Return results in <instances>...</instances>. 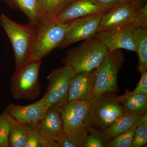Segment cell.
Here are the masks:
<instances>
[{"instance_id":"cell-1","label":"cell","mask_w":147,"mask_h":147,"mask_svg":"<svg viewBox=\"0 0 147 147\" xmlns=\"http://www.w3.org/2000/svg\"><path fill=\"white\" fill-rule=\"evenodd\" d=\"M0 25L8 36L13 48L15 71H20L30 61L38 25L29 22L26 24H19L3 14L0 16Z\"/></svg>"},{"instance_id":"cell-2","label":"cell","mask_w":147,"mask_h":147,"mask_svg":"<svg viewBox=\"0 0 147 147\" xmlns=\"http://www.w3.org/2000/svg\"><path fill=\"white\" fill-rule=\"evenodd\" d=\"M108 52L107 47L96 36L67 50L61 62L71 67L76 73L90 71L99 65Z\"/></svg>"},{"instance_id":"cell-3","label":"cell","mask_w":147,"mask_h":147,"mask_svg":"<svg viewBox=\"0 0 147 147\" xmlns=\"http://www.w3.org/2000/svg\"><path fill=\"white\" fill-rule=\"evenodd\" d=\"M124 112L116 94L105 92L88 101L84 120L88 127L93 126L106 130Z\"/></svg>"},{"instance_id":"cell-4","label":"cell","mask_w":147,"mask_h":147,"mask_svg":"<svg viewBox=\"0 0 147 147\" xmlns=\"http://www.w3.org/2000/svg\"><path fill=\"white\" fill-rule=\"evenodd\" d=\"M125 61L121 50L108 52L99 65L93 70L94 98L104 93L116 94L119 91L118 75Z\"/></svg>"},{"instance_id":"cell-5","label":"cell","mask_w":147,"mask_h":147,"mask_svg":"<svg viewBox=\"0 0 147 147\" xmlns=\"http://www.w3.org/2000/svg\"><path fill=\"white\" fill-rule=\"evenodd\" d=\"M88 107V101H67L59 109L65 134L77 147H84L88 133L84 120Z\"/></svg>"},{"instance_id":"cell-6","label":"cell","mask_w":147,"mask_h":147,"mask_svg":"<svg viewBox=\"0 0 147 147\" xmlns=\"http://www.w3.org/2000/svg\"><path fill=\"white\" fill-rule=\"evenodd\" d=\"M50 21L38 25L30 61L40 59L61 44L71 24Z\"/></svg>"},{"instance_id":"cell-7","label":"cell","mask_w":147,"mask_h":147,"mask_svg":"<svg viewBox=\"0 0 147 147\" xmlns=\"http://www.w3.org/2000/svg\"><path fill=\"white\" fill-rule=\"evenodd\" d=\"M41 60L30 61L20 71H15L10 81L11 94L17 100H33L39 96L38 75Z\"/></svg>"},{"instance_id":"cell-8","label":"cell","mask_w":147,"mask_h":147,"mask_svg":"<svg viewBox=\"0 0 147 147\" xmlns=\"http://www.w3.org/2000/svg\"><path fill=\"white\" fill-rule=\"evenodd\" d=\"M129 24L147 28V3L139 8L128 2L106 11L101 18L99 32Z\"/></svg>"},{"instance_id":"cell-9","label":"cell","mask_w":147,"mask_h":147,"mask_svg":"<svg viewBox=\"0 0 147 147\" xmlns=\"http://www.w3.org/2000/svg\"><path fill=\"white\" fill-rule=\"evenodd\" d=\"M104 13L92 14L71 21L59 48L65 49L75 42L96 36L99 32L100 21Z\"/></svg>"},{"instance_id":"cell-10","label":"cell","mask_w":147,"mask_h":147,"mask_svg":"<svg viewBox=\"0 0 147 147\" xmlns=\"http://www.w3.org/2000/svg\"><path fill=\"white\" fill-rule=\"evenodd\" d=\"M76 74L71 67L64 65L54 69L47 76V91L42 98L48 108L67 96L69 85Z\"/></svg>"},{"instance_id":"cell-11","label":"cell","mask_w":147,"mask_h":147,"mask_svg":"<svg viewBox=\"0 0 147 147\" xmlns=\"http://www.w3.org/2000/svg\"><path fill=\"white\" fill-rule=\"evenodd\" d=\"M66 102L67 96L49 107L38 122V131L44 139L58 144L62 139L67 137L64 132L63 122L59 110L61 106Z\"/></svg>"},{"instance_id":"cell-12","label":"cell","mask_w":147,"mask_h":147,"mask_svg":"<svg viewBox=\"0 0 147 147\" xmlns=\"http://www.w3.org/2000/svg\"><path fill=\"white\" fill-rule=\"evenodd\" d=\"M135 26L127 25L99 32L96 36L105 45L108 52L125 49L136 52L133 32Z\"/></svg>"},{"instance_id":"cell-13","label":"cell","mask_w":147,"mask_h":147,"mask_svg":"<svg viewBox=\"0 0 147 147\" xmlns=\"http://www.w3.org/2000/svg\"><path fill=\"white\" fill-rule=\"evenodd\" d=\"M109 10L96 0H76L58 13L52 21L67 23L75 19Z\"/></svg>"},{"instance_id":"cell-14","label":"cell","mask_w":147,"mask_h":147,"mask_svg":"<svg viewBox=\"0 0 147 147\" xmlns=\"http://www.w3.org/2000/svg\"><path fill=\"white\" fill-rule=\"evenodd\" d=\"M48 108L42 98L37 102L25 106L10 103L4 110L19 122L31 124H38Z\"/></svg>"},{"instance_id":"cell-15","label":"cell","mask_w":147,"mask_h":147,"mask_svg":"<svg viewBox=\"0 0 147 147\" xmlns=\"http://www.w3.org/2000/svg\"><path fill=\"white\" fill-rule=\"evenodd\" d=\"M93 70L76 74L69 88L67 102L89 101L93 98Z\"/></svg>"},{"instance_id":"cell-16","label":"cell","mask_w":147,"mask_h":147,"mask_svg":"<svg viewBox=\"0 0 147 147\" xmlns=\"http://www.w3.org/2000/svg\"><path fill=\"white\" fill-rule=\"evenodd\" d=\"M117 98L125 113L142 115L147 112V94L126 91L122 95L117 96Z\"/></svg>"},{"instance_id":"cell-17","label":"cell","mask_w":147,"mask_h":147,"mask_svg":"<svg viewBox=\"0 0 147 147\" xmlns=\"http://www.w3.org/2000/svg\"><path fill=\"white\" fill-rule=\"evenodd\" d=\"M10 7L21 11L28 17L29 23L38 25L41 16L37 0H4Z\"/></svg>"},{"instance_id":"cell-18","label":"cell","mask_w":147,"mask_h":147,"mask_svg":"<svg viewBox=\"0 0 147 147\" xmlns=\"http://www.w3.org/2000/svg\"><path fill=\"white\" fill-rule=\"evenodd\" d=\"M75 1L37 0L40 11L41 23H47L52 21L58 13Z\"/></svg>"},{"instance_id":"cell-19","label":"cell","mask_w":147,"mask_h":147,"mask_svg":"<svg viewBox=\"0 0 147 147\" xmlns=\"http://www.w3.org/2000/svg\"><path fill=\"white\" fill-rule=\"evenodd\" d=\"M133 36L139 59V70L142 74L147 70V28L135 27Z\"/></svg>"},{"instance_id":"cell-20","label":"cell","mask_w":147,"mask_h":147,"mask_svg":"<svg viewBox=\"0 0 147 147\" xmlns=\"http://www.w3.org/2000/svg\"><path fill=\"white\" fill-rule=\"evenodd\" d=\"M6 113L9 123V147H25L27 140L26 125L19 122Z\"/></svg>"},{"instance_id":"cell-21","label":"cell","mask_w":147,"mask_h":147,"mask_svg":"<svg viewBox=\"0 0 147 147\" xmlns=\"http://www.w3.org/2000/svg\"><path fill=\"white\" fill-rule=\"evenodd\" d=\"M141 115L139 114L124 112L114 121L106 131L113 138L116 137L136 124Z\"/></svg>"},{"instance_id":"cell-22","label":"cell","mask_w":147,"mask_h":147,"mask_svg":"<svg viewBox=\"0 0 147 147\" xmlns=\"http://www.w3.org/2000/svg\"><path fill=\"white\" fill-rule=\"evenodd\" d=\"M112 138L106 130L89 127L84 147H106Z\"/></svg>"},{"instance_id":"cell-23","label":"cell","mask_w":147,"mask_h":147,"mask_svg":"<svg viewBox=\"0 0 147 147\" xmlns=\"http://www.w3.org/2000/svg\"><path fill=\"white\" fill-rule=\"evenodd\" d=\"M136 128L137 123L127 131L113 137L106 147H130Z\"/></svg>"},{"instance_id":"cell-24","label":"cell","mask_w":147,"mask_h":147,"mask_svg":"<svg viewBox=\"0 0 147 147\" xmlns=\"http://www.w3.org/2000/svg\"><path fill=\"white\" fill-rule=\"evenodd\" d=\"M26 125L27 135L25 147H41L42 137L38 131V124Z\"/></svg>"},{"instance_id":"cell-25","label":"cell","mask_w":147,"mask_h":147,"mask_svg":"<svg viewBox=\"0 0 147 147\" xmlns=\"http://www.w3.org/2000/svg\"><path fill=\"white\" fill-rule=\"evenodd\" d=\"M147 143V123L137 121V128L130 147H141Z\"/></svg>"},{"instance_id":"cell-26","label":"cell","mask_w":147,"mask_h":147,"mask_svg":"<svg viewBox=\"0 0 147 147\" xmlns=\"http://www.w3.org/2000/svg\"><path fill=\"white\" fill-rule=\"evenodd\" d=\"M9 123L5 111L0 116V147H9Z\"/></svg>"},{"instance_id":"cell-27","label":"cell","mask_w":147,"mask_h":147,"mask_svg":"<svg viewBox=\"0 0 147 147\" xmlns=\"http://www.w3.org/2000/svg\"><path fill=\"white\" fill-rule=\"evenodd\" d=\"M101 5L109 10L117 8L129 2V0H96Z\"/></svg>"},{"instance_id":"cell-28","label":"cell","mask_w":147,"mask_h":147,"mask_svg":"<svg viewBox=\"0 0 147 147\" xmlns=\"http://www.w3.org/2000/svg\"><path fill=\"white\" fill-rule=\"evenodd\" d=\"M133 92L137 93L147 94V70L141 74V79Z\"/></svg>"},{"instance_id":"cell-29","label":"cell","mask_w":147,"mask_h":147,"mask_svg":"<svg viewBox=\"0 0 147 147\" xmlns=\"http://www.w3.org/2000/svg\"><path fill=\"white\" fill-rule=\"evenodd\" d=\"M58 144L59 147H77L75 144L71 142L67 137L62 139L58 142Z\"/></svg>"},{"instance_id":"cell-30","label":"cell","mask_w":147,"mask_h":147,"mask_svg":"<svg viewBox=\"0 0 147 147\" xmlns=\"http://www.w3.org/2000/svg\"><path fill=\"white\" fill-rule=\"evenodd\" d=\"M129 1L139 8H142L147 3V0H129Z\"/></svg>"}]
</instances>
